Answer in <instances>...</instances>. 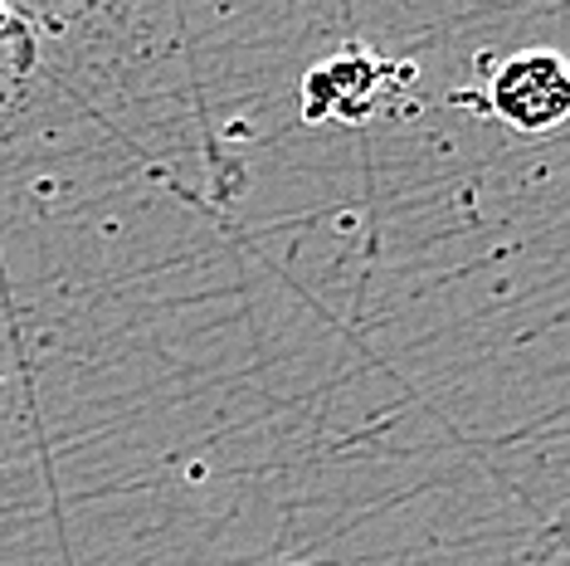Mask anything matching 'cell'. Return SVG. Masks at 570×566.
Here are the masks:
<instances>
[{
    "label": "cell",
    "mask_w": 570,
    "mask_h": 566,
    "mask_svg": "<svg viewBox=\"0 0 570 566\" xmlns=\"http://www.w3.org/2000/svg\"><path fill=\"white\" fill-rule=\"evenodd\" d=\"M459 103H469V108L478 103L522 137L556 133L561 123H570V59L556 49H522V55L492 64L483 98L459 94Z\"/></svg>",
    "instance_id": "cell-1"
},
{
    "label": "cell",
    "mask_w": 570,
    "mask_h": 566,
    "mask_svg": "<svg viewBox=\"0 0 570 566\" xmlns=\"http://www.w3.org/2000/svg\"><path fill=\"white\" fill-rule=\"evenodd\" d=\"M410 64H391L381 55H366L361 45L342 49V55L322 59L317 69H307L303 79V118L307 123H366L375 113V103L385 98V88H400L410 84Z\"/></svg>",
    "instance_id": "cell-2"
},
{
    "label": "cell",
    "mask_w": 570,
    "mask_h": 566,
    "mask_svg": "<svg viewBox=\"0 0 570 566\" xmlns=\"http://www.w3.org/2000/svg\"><path fill=\"white\" fill-rule=\"evenodd\" d=\"M531 566H570V504L556 508V518L531 543Z\"/></svg>",
    "instance_id": "cell-3"
},
{
    "label": "cell",
    "mask_w": 570,
    "mask_h": 566,
    "mask_svg": "<svg viewBox=\"0 0 570 566\" xmlns=\"http://www.w3.org/2000/svg\"><path fill=\"white\" fill-rule=\"evenodd\" d=\"M10 25H16V16H10V0H0V35H6Z\"/></svg>",
    "instance_id": "cell-4"
}]
</instances>
